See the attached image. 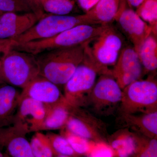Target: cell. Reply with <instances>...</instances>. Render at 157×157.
<instances>
[{"instance_id": "1", "label": "cell", "mask_w": 157, "mask_h": 157, "mask_svg": "<svg viewBox=\"0 0 157 157\" xmlns=\"http://www.w3.org/2000/svg\"><path fill=\"white\" fill-rule=\"evenodd\" d=\"M88 43H90L48 51L34 55L39 75L58 86L65 85L82 62L85 47Z\"/></svg>"}, {"instance_id": "2", "label": "cell", "mask_w": 157, "mask_h": 157, "mask_svg": "<svg viewBox=\"0 0 157 157\" xmlns=\"http://www.w3.org/2000/svg\"><path fill=\"white\" fill-rule=\"evenodd\" d=\"M107 25H80L48 39L13 43L11 49L35 56L48 51L90 43L102 33Z\"/></svg>"}, {"instance_id": "3", "label": "cell", "mask_w": 157, "mask_h": 157, "mask_svg": "<svg viewBox=\"0 0 157 157\" xmlns=\"http://www.w3.org/2000/svg\"><path fill=\"white\" fill-rule=\"evenodd\" d=\"M39 75L33 55L11 49L0 63V83L24 88Z\"/></svg>"}, {"instance_id": "4", "label": "cell", "mask_w": 157, "mask_h": 157, "mask_svg": "<svg viewBox=\"0 0 157 157\" xmlns=\"http://www.w3.org/2000/svg\"><path fill=\"white\" fill-rule=\"evenodd\" d=\"M157 111V82L153 76L137 80L122 90L118 113L138 114Z\"/></svg>"}, {"instance_id": "5", "label": "cell", "mask_w": 157, "mask_h": 157, "mask_svg": "<svg viewBox=\"0 0 157 157\" xmlns=\"http://www.w3.org/2000/svg\"><path fill=\"white\" fill-rule=\"evenodd\" d=\"M84 24L97 25L86 14L76 16L44 15L29 30L12 40L13 43H22L48 39L76 26Z\"/></svg>"}, {"instance_id": "6", "label": "cell", "mask_w": 157, "mask_h": 157, "mask_svg": "<svg viewBox=\"0 0 157 157\" xmlns=\"http://www.w3.org/2000/svg\"><path fill=\"white\" fill-rule=\"evenodd\" d=\"M122 90L112 76L101 75L90 95L87 107L100 116L114 115L118 112Z\"/></svg>"}, {"instance_id": "7", "label": "cell", "mask_w": 157, "mask_h": 157, "mask_svg": "<svg viewBox=\"0 0 157 157\" xmlns=\"http://www.w3.org/2000/svg\"><path fill=\"white\" fill-rule=\"evenodd\" d=\"M98 75L94 68L82 62L77 67L64 85V97L70 107H87Z\"/></svg>"}, {"instance_id": "8", "label": "cell", "mask_w": 157, "mask_h": 157, "mask_svg": "<svg viewBox=\"0 0 157 157\" xmlns=\"http://www.w3.org/2000/svg\"><path fill=\"white\" fill-rule=\"evenodd\" d=\"M64 128L75 135L95 143L107 142L109 136L106 124L82 107H71Z\"/></svg>"}, {"instance_id": "9", "label": "cell", "mask_w": 157, "mask_h": 157, "mask_svg": "<svg viewBox=\"0 0 157 157\" xmlns=\"http://www.w3.org/2000/svg\"><path fill=\"white\" fill-rule=\"evenodd\" d=\"M91 50L96 60L108 68L115 64L122 46V41L117 31L110 25L94 41Z\"/></svg>"}, {"instance_id": "10", "label": "cell", "mask_w": 157, "mask_h": 157, "mask_svg": "<svg viewBox=\"0 0 157 157\" xmlns=\"http://www.w3.org/2000/svg\"><path fill=\"white\" fill-rule=\"evenodd\" d=\"M143 68L134 48L127 47L121 50L112 70V76L123 90L129 84L140 79Z\"/></svg>"}, {"instance_id": "11", "label": "cell", "mask_w": 157, "mask_h": 157, "mask_svg": "<svg viewBox=\"0 0 157 157\" xmlns=\"http://www.w3.org/2000/svg\"><path fill=\"white\" fill-rule=\"evenodd\" d=\"M45 105L29 98L19 101L12 125L26 133L39 132L45 115Z\"/></svg>"}, {"instance_id": "12", "label": "cell", "mask_w": 157, "mask_h": 157, "mask_svg": "<svg viewBox=\"0 0 157 157\" xmlns=\"http://www.w3.org/2000/svg\"><path fill=\"white\" fill-rule=\"evenodd\" d=\"M148 138L129 129L121 128L107 137L115 157H138Z\"/></svg>"}, {"instance_id": "13", "label": "cell", "mask_w": 157, "mask_h": 157, "mask_svg": "<svg viewBox=\"0 0 157 157\" xmlns=\"http://www.w3.org/2000/svg\"><path fill=\"white\" fill-rule=\"evenodd\" d=\"M22 90L20 101L29 98L45 105H50L65 100L63 94L57 85L40 75L30 82Z\"/></svg>"}, {"instance_id": "14", "label": "cell", "mask_w": 157, "mask_h": 157, "mask_svg": "<svg viewBox=\"0 0 157 157\" xmlns=\"http://www.w3.org/2000/svg\"><path fill=\"white\" fill-rule=\"evenodd\" d=\"M117 21L138 54L145 39L152 33L151 28L133 9L128 8L124 9Z\"/></svg>"}, {"instance_id": "15", "label": "cell", "mask_w": 157, "mask_h": 157, "mask_svg": "<svg viewBox=\"0 0 157 157\" xmlns=\"http://www.w3.org/2000/svg\"><path fill=\"white\" fill-rule=\"evenodd\" d=\"M39 20L34 12L2 13L0 15V40L14 39L29 30Z\"/></svg>"}, {"instance_id": "16", "label": "cell", "mask_w": 157, "mask_h": 157, "mask_svg": "<svg viewBox=\"0 0 157 157\" xmlns=\"http://www.w3.org/2000/svg\"><path fill=\"white\" fill-rule=\"evenodd\" d=\"M116 122L121 128L129 129L149 138L157 137V111L146 113H118Z\"/></svg>"}, {"instance_id": "17", "label": "cell", "mask_w": 157, "mask_h": 157, "mask_svg": "<svg viewBox=\"0 0 157 157\" xmlns=\"http://www.w3.org/2000/svg\"><path fill=\"white\" fill-rule=\"evenodd\" d=\"M27 133L12 125L7 127L0 140V144L6 147L11 157H35L30 143L26 138Z\"/></svg>"}, {"instance_id": "18", "label": "cell", "mask_w": 157, "mask_h": 157, "mask_svg": "<svg viewBox=\"0 0 157 157\" xmlns=\"http://www.w3.org/2000/svg\"><path fill=\"white\" fill-rule=\"evenodd\" d=\"M127 0H100L86 13L97 25H106L117 21L126 7Z\"/></svg>"}, {"instance_id": "19", "label": "cell", "mask_w": 157, "mask_h": 157, "mask_svg": "<svg viewBox=\"0 0 157 157\" xmlns=\"http://www.w3.org/2000/svg\"><path fill=\"white\" fill-rule=\"evenodd\" d=\"M2 84L0 85V128L12 125L21 94L14 86Z\"/></svg>"}, {"instance_id": "20", "label": "cell", "mask_w": 157, "mask_h": 157, "mask_svg": "<svg viewBox=\"0 0 157 157\" xmlns=\"http://www.w3.org/2000/svg\"><path fill=\"white\" fill-rule=\"evenodd\" d=\"M45 106V117L39 132L61 130L64 128L71 108L66 100L56 104Z\"/></svg>"}, {"instance_id": "21", "label": "cell", "mask_w": 157, "mask_h": 157, "mask_svg": "<svg viewBox=\"0 0 157 157\" xmlns=\"http://www.w3.org/2000/svg\"><path fill=\"white\" fill-rule=\"evenodd\" d=\"M143 72H155L157 68V36L151 33L144 41L138 53Z\"/></svg>"}, {"instance_id": "22", "label": "cell", "mask_w": 157, "mask_h": 157, "mask_svg": "<svg viewBox=\"0 0 157 157\" xmlns=\"http://www.w3.org/2000/svg\"><path fill=\"white\" fill-rule=\"evenodd\" d=\"M30 143L35 157H55L56 156L47 135L41 132H35Z\"/></svg>"}, {"instance_id": "23", "label": "cell", "mask_w": 157, "mask_h": 157, "mask_svg": "<svg viewBox=\"0 0 157 157\" xmlns=\"http://www.w3.org/2000/svg\"><path fill=\"white\" fill-rule=\"evenodd\" d=\"M136 12L151 27L152 33L157 36V0H146L138 7Z\"/></svg>"}, {"instance_id": "24", "label": "cell", "mask_w": 157, "mask_h": 157, "mask_svg": "<svg viewBox=\"0 0 157 157\" xmlns=\"http://www.w3.org/2000/svg\"><path fill=\"white\" fill-rule=\"evenodd\" d=\"M60 130V135L67 139L73 150L78 155H87L95 143L71 133L65 128Z\"/></svg>"}, {"instance_id": "25", "label": "cell", "mask_w": 157, "mask_h": 157, "mask_svg": "<svg viewBox=\"0 0 157 157\" xmlns=\"http://www.w3.org/2000/svg\"><path fill=\"white\" fill-rule=\"evenodd\" d=\"M6 12H34L36 14V9L29 0H0V13Z\"/></svg>"}, {"instance_id": "26", "label": "cell", "mask_w": 157, "mask_h": 157, "mask_svg": "<svg viewBox=\"0 0 157 157\" xmlns=\"http://www.w3.org/2000/svg\"><path fill=\"white\" fill-rule=\"evenodd\" d=\"M56 155L71 157H77L78 155L73 150L66 138L61 135L48 133L46 134Z\"/></svg>"}, {"instance_id": "27", "label": "cell", "mask_w": 157, "mask_h": 157, "mask_svg": "<svg viewBox=\"0 0 157 157\" xmlns=\"http://www.w3.org/2000/svg\"><path fill=\"white\" fill-rule=\"evenodd\" d=\"M74 3L71 0H43L42 8L51 14L67 15L73 10Z\"/></svg>"}, {"instance_id": "28", "label": "cell", "mask_w": 157, "mask_h": 157, "mask_svg": "<svg viewBox=\"0 0 157 157\" xmlns=\"http://www.w3.org/2000/svg\"><path fill=\"white\" fill-rule=\"evenodd\" d=\"M87 157H114V154L107 142H100L95 143Z\"/></svg>"}, {"instance_id": "29", "label": "cell", "mask_w": 157, "mask_h": 157, "mask_svg": "<svg viewBox=\"0 0 157 157\" xmlns=\"http://www.w3.org/2000/svg\"><path fill=\"white\" fill-rule=\"evenodd\" d=\"M138 157H157V138H148Z\"/></svg>"}, {"instance_id": "30", "label": "cell", "mask_w": 157, "mask_h": 157, "mask_svg": "<svg viewBox=\"0 0 157 157\" xmlns=\"http://www.w3.org/2000/svg\"><path fill=\"white\" fill-rule=\"evenodd\" d=\"M13 43L12 39L0 40V63L7 52L11 49Z\"/></svg>"}, {"instance_id": "31", "label": "cell", "mask_w": 157, "mask_h": 157, "mask_svg": "<svg viewBox=\"0 0 157 157\" xmlns=\"http://www.w3.org/2000/svg\"><path fill=\"white\" fill-rule=\"evenodd\" d=\"M100 0H78V4L80 7L87 12L92 9Z\"/></svg>"}, {"instance_id": "32", "label": "cell", "mask_w": 157, "mask_h": 157, "mask_svg": "<svg viewBox=\"0 0 157 157\" xmlns=\"http://www.w3.org/2000/svg\"><path fill=\"white\" fill-rule=\"evenodd\" d=\"M29 1L36 9L37 15L40 19L44 16L42 6L43 0H29Z\"/></svg>"}, {"instance_id": "33", "label": "cell", "mask_w": 157, "mask_h": 157, "mask_svg": "<svg viewBox=\"0 0 157 157\" xmlns=\"http://www.w3.org/2000/svg\"><path fill=\"white\" fill-rule=\"evenodd\" d=\"M146 0H127L129 5L132 7L138 8Z\"/></svg>"}, {"instance_id": "34", "label": "cell", "mask_w": 157, "mask_h": 157, "mask_svg": "<svg viewBox=\"0 0 157 157\" xmlns=\"http://www.w3.org/2000/svg\"><path fill=\"white\" fill-rule=\"evenodd\" d=\"M5 128H0V139H1L2 135L3 133H4V131H5Z\"/></svg>"}, {"instance_id": "35", "label": "cell", "mask_w": 157, "mask_h": 157, "mask_svg": "<svg viewBox=\"0 0 157 157\" xmlns=\"http://www.w3.org/2000/svg\"><path fill=\"white\" fill-rule=\"evenodd\" d=\"M55 157H71L68 156L63 155H58L56 156Z\"/></svg>"}, {"instance_id": "36", "label": "cell", "mask_w": 157, "mask_h": 157, "mask_svg": "<svg viewBox=\"0 0 157 157\" xmlns=\"http://www.w3.org/2000/svg\"><path fill=\"white\" fill-rule=\"evenodd\" d=\"M4 155L0 151V157H4Z\"/></svg>"}, {"instance_id": "37", "label": "cell", "mask_w": 157, "mask_h": 157, "mask_svg": "<svg viewBox=\"0 0 157 157\" xmlns=\"http://www.w3.org/2000/svg\"><path fill=\"white\" fill-rule=\"evenodd\" d=\"M4 157H11L10 156H9V155L8 154H4Z\"/></svg>"}]
</instances>
